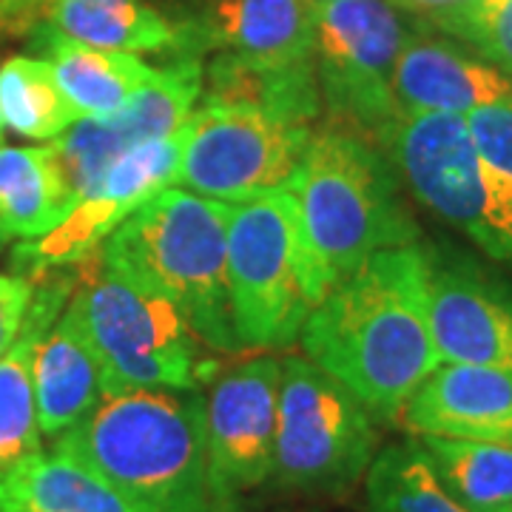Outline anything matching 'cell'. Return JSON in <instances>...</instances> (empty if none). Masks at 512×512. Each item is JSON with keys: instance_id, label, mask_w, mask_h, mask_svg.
Listing matches in <instances>:
<instances>
[{"instance_id": "cell-22", "label": "cell", "mask_w": 512, "mask_h": 512, "mask_svg": "<svg viewBox=\"0 0 512 512\" xmlns=\"http://www.w3.org/2000/svg\"><path fill=\"white\" fill-rule=\"evenodd\" d=\"M0 512H131L106 481L63 453H35L0 476Z\"/></svg>"}, {"instance_id": "cell-9", "label": "cell", "mask_w": 512, "mask_h": 512, "mask_svg": "<svg viewBox=\"0 0 512 512\" xmlns=\"http://www.w3.org/2000/svg\"><path fill=\"white\" fill-rule=\"evenodd\" d=\"M410 29L390 0H325L316 23V83L325 123L379 143L399 117L393 72Z\"/></svg>"}, {"instance_id": "cell-33", "label": "cell", "mask_w": 512, "mask_h": 512, "mask_svg": "<svg viewBox=\"0 0 512 512\" xmlns=\"http://www.w3.org/2000/svg\"><path fill=\"white\" fill-rule=\"evenodd\" d=\"M6 237H9V234H6V228L0 225V248H3V242H6Z\"/></svg>"}, {"instance_id": "cell-4", "label": "cell", "mask_w": 512, "mask_h": 512, "mask_svg": "<svg viewBox=\"0 0 512 512\" xmlns=\"http://www.w3.org/2000/svg\"><path fill=\"white\" fill-rule=\"evenodd\" d=\"M396 165L367 134L336 123L313 128L288 191L328 288L387 248L421 242Z\"/></svg>"}, {"instance_id": "cell-12", "label": "cell", "mask_w": 512, "mask_h": 512, "mask_svg": "<svg viewBox=\"0 0 512 512\" xmlns=\"http://www.w3.org/2000/svg\"><path fill=\"white\" fill-rule=\"evenodd\" d=\"M282 356H254L217 373L205 393V444L217 493L239 504L274 476Z\"/></svg>"}, {"instance_id": "cell-2", "label": "cell", "mask_w": 512, "mask_h": 512, "mask_svg": "<svg viewBox=\"0 0 512 512\" xmlns=\"http://www.w3.org/2000/svg\"><path fill=\"white\" fill-rule=\"evenodd\" d=\"M55 450L106 481L131 512H242L211 481L202 390L103 396Z\"/></svg>"}, {"instance_id": "cell-32", "label": "cell", "mask_w": 512, "mask_h": 512, "mask_svg": "<svg viewBox=\"0 0 512 512\" xmlns=\"http://www.w3.org/2000/svg\"><path fill=\"white\" fill-rule=\"evenodd\" d=\"M3 131H6V120H3V109H0V143H3Z\"/></svg>"}, {"instance_id": "cell-5", "label": "cell", "mask_w": 512, "mask_h": 512, "mask_svg": "<svg viewBox=\"0 0 512 512\" xmlns=\"http://www.w3.org/2000/svg\"><path fill=\"white\" fill-rule=\"evenodd\" d=\"M328 291L288 188L231 205L228 302L239 348H293Z\"/></svg>"}, {"instance_id": "cell-8", "label": "cell", "mask_w": 512, "mask_h": 512, "mask_svg": "<svg viewBox=\"0 0 512 512\" xmlns=\"http://www.w3.org/2000/svg\"><path fill=\"white\" fill-rule=\"evenodd\" d=\"M379 453L376 419L305 356H282L274 476L308 495H345Z\"/></svg>"}, {"instance_id": "cell-24", "label": "cell", "mask_w": 512, "mask_h": 512, "mask_svg": "<svg viewBox=\"0 0 512 512\" xmlns=\"http://www.w3.org/2000/svg\"><path fill=\"white\" fill-rule=\"evenodd\" d=\"M444 490L470 512H512V444L416 436Z\"/></svg>"}, {"instance_id": "cell-34", "label": "cell", "mask_w": 512, "mask_h": 512, "mask_svg": "<svg viewBox=\"0 0 512 512\" xmlns=\"http://www.w3.org/2000/svg\"><path fill=\"white\" fill-rule=\"evenodd\" d=\"M316 3H325V0H316Z\"/></svg>"}, {"instance_id": "cell-7", "label": "cell", "mask_w": 512, "mask_h": 512, "mask_svg": "<svg viewBox=\"0 0 512 512\" xmlns=\"http://www.w3.org/2000/svg\"><path fill=\"white\" fill-rule=\"evenodd\" d=\"M376 146L430 214L512 268V183L481 157L467 117L399 114Z\"/></svg>"}, {"instance_id": "cell-1", "label": "cell", "mask_w": 512, "mask_h": 512, "mask_svg": "<svg viewBox=\"0 0 512 512\" xmlns=\"http://www.w3.org/2000/svg\"><path fill=\"white\" fill-rule=\"evenodd\" d=\"M299 348L373 419H402L404 404L441 365L430 325L427 245L379 251L336 282L308 316Z\"/></svg>"}, {"instance_id": "cell-18", "label": "cell", "mask_w": 512, "mask_h": 512, "mask_svg": "<svg viewBox=\"0 0 512 512\" xmlns=\"http://www.w3.org/2000/svg\"><path fill=\"white\" fill-rule=\"evenodd\" d=\"M202 106H245L291 123L316 126L322 97L316 83V60L262 63L217 52L202 63Z\"/></svg>"}, {"instance_id": "cell-31", "label": "cell", "mask_w": 512, "mask_h": 512, "mask_svg": "<svg viewBox=\"0 0 512 512\" xmlns=\"http://www.w3.org/2000/svg\"><path fill=\"white\" fill-rule=\"evenodd\" d=\"M396 9H404L410 15H419V18H427L433 26L441 23L444 18L461 12L464 6H470L473 0H390Z\"/></svg>"}, {"instance_id": "cell-29", "label": "cell", "mask_w": 512, "mask_h": 512, "mask_svg": "<svg viewBox=\"0 0 512 512\" xmlns=\"http://www.w3.org/2000/svg\"><path fill=\"white\" fill-rule=\"evenodd\" d=\"M32 296H35L32 279L0 274V359L20 336Z\"/></svg>"}, {"instance_id": "cell-27", "label": "cell", "mask_w": 512, "mask_h": 512, "mask_svg": "<svg viewBox=\"0 0 512 512\" xmlns=\"http://www.w3.org/2000/svg\"><path fill=\"white\" fill-rule=\"evenodd\" d=\"M436 29L470 46L481 60L512 77V0H473Z\"/></svg>"}, {"instance_id": "cell-15", "label": "cell", "mask_w": 512, "mask_h": 512, "mask_svg": "<svg viewBox=\"0 0 512 512\" xmlns=\"http://www.w3.org/2000/svg\"><path fill=\"white\" fill-rule=\"evenodd\" d=\"M399 421L413 436L512 444V373L441 362L404 404Z\"/></svg>"}, {"instance_id": "cell-13", "label": "cell", "mask_w": 512, "mask_h": 512, "mask_svg": "<svg viewBox=\"0 0 512 512\" xmlns=\"http://www.w3.org/2000/svg\"><path fill=\"white\" fill-rule=\"evenodd\" d=\"M430 325L441 362L512 373V285L467 256L427 245Z\"/></svg>"}, {"instance_id": "cell-10", "label": "cell", "mask_w": 512, "mask_h": 512, "mask_svg": "<svg viewBox=\"0 0 512 512\" xmlns=\"http://www.w3.org/2000/svg\"><path fill=\"white\" fill-rule=\"evenodd\" d=\"M313 128L259 109L197 103L183 126L177 185L228 205L285 191Z\"/></svg>"}, {"instance_id": "cell-25", "label": "cell", "mask_w": 512, "mask_h": 512, "mask_svg": "<svg viewBox=\"0 0 512 512\" xmlns=\"http://www.w3.org/2000/svg\"><path fill=\"white\" fill-rule=\"evenodd\" d=\"M0 109L6 126L29 140H57L83 120L55 66L40 57H9L0 66Z\"/></svg>"}, {"instance_id": "cell-23", "label": "cell", "mask_w": 512, "mask_h": 512, "mask_svg": "<svg viewBox=\"0 0 512 512\" xmlns=\"http://www.w3.org/2000/svg\"><path fill=\"white\" fill-rule=\"evenodd\" d=\"M43 37L57 80L83 120L114 114L157 72V66H148L140 55L94 49L63 40L52 32H43Z\"/></svg>"}, {"instance_id": "cell-11", "label": "cell", "mask_w": 512, "mask_h": 512, "mask_svg": "<svg viewBox=\"0 0 512 512\" xmlns=\"http://www.w3.org/2000/svg\"><path fill=\"white\" fill-rule=\"evenodd\" d=\"M185 131L134 146L106 168V174L74 202L69 214L40 239H26L18 248V268L43 274L60 265L83 262L154 194L177 185L183 163Z\"/></svg>"}, {"instance_id": "cell-17", "label": "cell", "mask_w": 512, "mask_h": 512, "mask_svg": "<svg viewBox=\"0 0 512 512\" xmlns=\"http://www.w3.org/2000/svg\"><path fill=\"white\" fill-rule=\"evenodd\" d=\"M32 384L40 433L57 439L103 402V376L94 350L69 308L37 336L32 353Z\"/></svg>"}, {"instance_id": "cell-21", "label": "cell", "mask_w": 512, "mask_h": 512, "mask_svg": "<svg viewBox=\"0 0 512 512\" xmlns=\"http://www.w3.org/2000/svg\"><path fill=\"white\" fill-rule=\"evenodd\" d=\"M72 208L55 146H0V225L9 237L40 239Z\"/></svg>"}, {"instance_id": "cell-20", "label": "cell", "mask_w": 512, "mask_h": 512, "mask_svg": "<svg viewBox=\"0 0 512 512\" xmlns=\"http://www.w3.org/2000/svg\"><path fill=\"white\" fill-rule=\"evenodd\" d=\"M57 308H66L63 291H46L40 299L32 296L20 336L0 359V476L18 467L23 458L43 450L32 384V353L37 336L57 319Z\"/></svg>"}, {"instance_id": "cell-3", "label": "cell", "mask_w": 512, "mask_h": 512, "mask_svg": "<svg viewBox=\"0 0 512 512\" xmlns=\"http://www.w3.org/2000/svg\"><path fill=\"white\" fill-rule=\"evenodd\" d=\"M228 202L168 185L103 245L100 268L168 299L208 350L237 353L228 302Z\"/></svg>"}, {"instance_id": "cell-6", "label": "cell", "mask_w": 512, "mask_h": 512, "mask_svg": "<svg viewBox=\"0 0 512 512\" xmlns=\"http://www.w3.org/2000/svg\"><path fill=\"white\" fill-rule=\"evenodd\" d=\"M94 350L103 376V396L134 390H202L220 373L191 330L188 319L168 299L154 296L103 268L69 299Z\"/></svg>"}, {"instance_id": "cell-30", "label": "cell", "mask_w": 512, "mask_h": 512, "mask_svg": "<svg viewBox=\"0 0 512 512\" xmlns=\"http://www.w3.org/2000/svg\"><path fill=\"white\" fill-rule=\"evenodd\" d=\"M52 0H0V35H23L43 23Z\"/></svg>"}, {"instance_id": "cell-19", "label": "cell", "mask_w": 512, "mask_h": 512, "mask_svg": "<svg viewBox=\"0 0 512 512\" xmlns=\"http://www.w3.org/2000/svg\"><path fill=\"white\" fill-rule=\"evenodd\" d=\"M43 32L128 55L180 49V26L148 0H52Z\"/></svg>"}, {"instance_id": "cell-26", "label": "cell", "mask_w": 512, "mask_h": 512, "mask_svg": "<svg viewBox=\"0 0 512 512\" xmlns=\"http://www.w3.org/2000/svg\"><path fill=\"white\" fill-rule=\"evenodd\" d=\"M365 493L367 512H470L444 490L416 436L376 453Z\"/></svg>"}, {"instance_id": "cell-16", "label": "cell", "mask_w": 512, "mask_h": 512, "mask_svg": "<svg viewBox=\"0 0 512 512\" xmlns=\"http://www.w3.org/2000/svg\"><path fill=\"white\" fill-rule=\"evenodd\" d=\"M399 114H461L512 97V77L447 37L410 32L396 72Z\"/></svg>"}, {"instance_id": "cell-14", "label": "cell", "mask_w": 512, "mask_h": 512, "mask_svg": "<svg viewBox=\"0 0 512 512\" xmlns=\"http://www.w3.org/2000/svg\"><path fill=\"white\" fill-rule=\"evenodd\" d=\"M316 23V0H200L194 20L180 26L174 57L228 52L262 63L313 60Z\"/></svg>"}, {"instance_id": "cell-28", "label": "cell", "mask_w": 512, "mask_h": 512, "mask_svg": "<svg viewBox=\"0 0 512 512\" xmlns=\"http://www.w3.org/2000/svg\"><path fill=\"white\" fill-rule=\"evenodd\" d=\"M467 128L481 157L512 183V97L470 111Z\"/></svg>"}]
</instances>
